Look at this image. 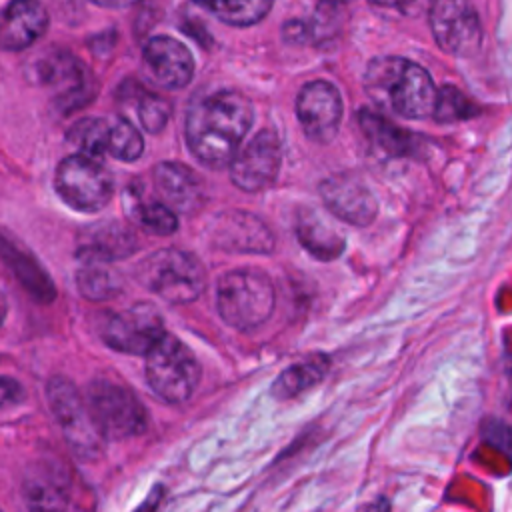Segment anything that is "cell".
I'll return each mask as SVG.
<instances>
[{
  "instance_id": "obj_1",
  "label": "cell",
  "mask_w": 512,
  "mask_h": 512,
  "mask_svg": "<svg viewBox=\"0 0 512 512\" xmlns=\"http://www.w3.org/2000/svg\"><path fill=\"white\" fill-rule=\"evenodd\" d=\"M250 100L236 90H220L198 100L186 114L190 152L210 168H224L252 126Z\"/></svg>"
},
{
  "instance_id": "obj_2",
  "label": "cell",
  "mask_w": 512,
  "mask_h": 512,
  "mask_svg": "<svg viewBox=\"0 0 512 512\" xmlns=\"http://www.w3.org/2000/svg\"><path fill=\"white\" fill-rule=\"evenodd\" d=\"M364 90L384 112L406 120H420L432 114L436 86L430 74L408 58L378 56L368 62Z\"/></svg>"
},
{
  "instance_id": "obj_3",
  "label": "cell",
  "mask_w": 512,
  "mask_h": 512,
  "mask_svg": "<svg viewBox=\"0 0 512 512\" xmlns=\"http://www.w3.org/2000/svg\"><path fill=\"white\" fill-rule=\"evenodd\" d=\"M136 278L170 304L194 302L206 286V270L198 256L180 248H160L136 266Z\"/></svg>"
},
{
  "instance_id": "obj_4",
  "label": "cell",
  "mask_w": 512,
  "mask_h": 512,
  "mask_svg": "<svg viewBox=\"0 0 512 512\" xmlns=\"http://www.w3.org/2000/svg\"><path fill=\"white\" fill-rule=\"evenodd\" d=\"M276 292L272 280L262 270L242 268L226 272L216 286V306L220 318L238 330L264 324L274 310Z\"/></svg>"
},
{
  "instance_id": "obj_5",
  "label": "cell",
  "mask_w": 512,
  "mask_h": 512,
  "mask_svg": "<svg viewBox=\"0 0 512 512\" xmlns=\"http://www.w3.org/2000/svg\"><path fill=\"white\" fill-rule=\"evenodd\" d=\"M144 356L146 380L158 398L168 404H182L192 398L202 370L194 352L182 340L164 332Z\"/></svg>"
},
{
  "instance_id": "obj_6",
  "label": "cell",
  "mask_w": 512,
  "mask_h": 512,
  "mask_svg": "<svg viewBox=\"0 0 512 512\" xmlns=\"http://www.w3.org/2000/svg\"><path fill=\"white\" fill-rule=\"evenodd\" d=\"M84 402L104 440H128L142 434L148 426L142 402L118 382L106 378L90 382Z\"/></svg>"
},
{
  "instance_id": "obj_7",
  "label": "cell",
  "mask_w": 512,
  "mask_h": 512,
  "mask_svg": "<svg viewBox=\"0 0 512 512\" xmlns=\"http://www.w3.org/2000/svg\"><path fill=\"white\" fill-rule=\"evenodd\" d=\"M58 196L78 212L102 210L114 192L110 172L96 160L84 154L66 156L54 176Z\"/></svg>"
},
{
  "instance_id": "obj_8",
  "label": "cell",
  "mask_w": 512,
  "mask_h": 512,
  "mask_svg": "<svg viewBox=\"0 0 512 512\" xmlns=\"http://www.w3.org/2000/svg\"><path fill=\"white\" fill-rule=\"evenodd\" d=\"M46 396L52 414L76 456L84 460L96 458L102 452L104 438L96 430L78 388L64 376H52L46 386Z\"/></svg>"
},
{
  "instance_id": "obj_9",
  "label": "cell",
  "mask_w": 512,
  "mask_h": 512,
  "mask_svg": "<svg viewBox=\"0 0 512 512\" xmlns=\"http://www.w3.org/2000/svg\"><path fill=\"white\" fill-rule=\"evenodd\" d=\"M428 18L438 48L458 58L474 56L482 46V26L470 0H430Z\"/></svg>"
},
{
  "instance_id": "obj_10",
  "label": "cell",
  "mask_w": 512,
  "mask_h": 512,
  "mask_svg": "<svg viewBox=\"0 0 512 512\" xmlns=\"http://www.w3.org/2000/svg\"><path fill=\"white\" fill-rule=\"evenodd\" d=\"M98 332L106 346L124 354L144 356L166 330L158 308L148 302H138L122 312L106 314Z\"/></svg>"
},
{
  "instance_id": "obj_11",
  "label": "cell",
  "mask_w": 512,
  "mask_h": 512,
  "mask_svg": "<svg viewBox=\"0 0 512 512\" xmlns=\"http://www.w3.org/2000/svg\"><path fill=\"white\" fill-rule=\"evenodd\" d=\"M34 68L36 80L54 92L60 110L70 112L92 100V76L76 56L56 50L40 58Z\"/></svg>"
},
{
  "instance_id": "obj_12",
  "label": "cell",
  "mask_w": 512,
  "mask_h": 512,
  "mask_svg": "<svg viewBox=\"0 0 512 512\" xmlns=\"http://www.w3.org/2000/svg\"><path fill=\"white\" fill-rule=\"evenodd\" d=\"M282 146L272 130H260L244 148H238L230 160V178L244 192L268 188L280 170Z\"/></svg>"
},
{
  "instance_id": "obj_13",
  "label": "cell",
  "mask_w": 512,
  "mask_h": 512,
  "mask_svg": "<svg viewBox=\"0 0 512 512\" xmlns=\"http://www.w3.org/2000/svg\"><path fill=\"white\" fill-rule=\"evenodd\" d=\"M296 116L304 134L312 142H332L342 120L340 92L326 80H312L304 84L296 98Z\"/></svg>"
},
{
  "instance_id": "obj_14",
  "label": "cell",
  "mask_w": 512,
  "mask_h": 512,
  "mask_svg": "<svg viewBox=\"0 0 512 512\" xmlns=\"http://www.w3.org/2000/svg\"><path fill=\"white\" fill-rule=\"evenodd\" d=\"M210 242L234 254H270L274 250V234L266 222L242 210L218 214L210 226Z\"/></svg>"
},
{
  "instance_id": "obj_15",
  "label": "cell",
  "mask_w": 512,
  "mask_h": 512,
  "mask_svg": "<svg viewBox=\"0 0 512 512\" xmlns=\"http://www.w3.org/2000/svg\"><path fill=\"white\" fill-rule=\"evenodd\" d=\"M324 206L340 220L354 226H368L378 214L372 190L352 174H332L318 186Z\"/></svg>"
},
{
  "instance_id": "obj_16",
  "label": "cell",
  "mask_w": 512,
  "mask_h": 512,
  "mask_svg": "<svg viewBox=\"0 0 512 512\" xmlns=\"http://www.w3.org/2000/svg\"><path fill=\"white\" fill-rule=\"evenodd\" d=\"M22 496L28 512H66L70 502V476L66 468L48 458L32 462L24 472Z\"/></svg>"
},
{
  "instance_id": "obj_17",
  "label": "cell",
  "mask_w": 512,
  "mask_h": 512,
  "mask_svg": "<svg viewBox=\"0 0 512 512\" xmlns=\"http://www.w3.org/2000/svg\"><path fill=\"white\" fill-rule=\"evenodd\" d=\"M142 56L162 88L178 90L184 88L194 74V58L190 50L170 36H154L144 48Z\"/></svg>"
},
{
  "instance_id": "obj_18",
  "label": "cell",
  "mask_w": 512,
  "mask_h": 512,
  "mask_svg": "<svg viewBox=\"0 0 512 512\" xmlns=\"http://www.w3.org/2000/svg\"><path fill=\"white\" fill-rule=\"evenodd\" d=\"M48 28V12L38 0H12L0 12V48L18 52L32 46Z\"/></svg>"
},
{
  "instance_id": "obj_19",
  "label": "cell",
  "mask_w": 512,
  "mask_h": 512,
  "mask_svg": "<svg viewBox=\"0 0 512 512\" xmlns=\"http://www.w3.org/2000/svg\"><path fill=\"white\" fill-rule=\"evenodd\" d=\"M154 184L162 202L174 212L190 214L204 202V186L200 176L180 162H160L154 168Z\"/></svg>"
},
{
  "instance_id": "obj_20",
  "label": "cell",
  "mask_w": 512,
  "mask_h": 512,
  "mask_svg": "<svg viewBox=\"0 0 512 512\" xmlns=\"http://www.w3.org/2000/svg\"><path fill=\"white\" fill-rule=\"evenodd\" d=\"M0 258L34 300L44 304L54 300L56 286L48 272L34 258V254L6 230H0Z\"/></svg>"
},
{
  "instance_id": "obj_21",
  "label": "cell",
  "mask_w": 512,
  "mask_h": 512,
  "mask_svg": "<svg viewBox=\"0 0 512 512\" xmlns=\"http://www.w3.org/2000/svg\"><path fill=\"white\" fill-rule=\"evenodd\" d=\"M138 242L130 228L118 222H100L78 236L76 256L82 262H114L130 256Z\"/></svg>"
},
{
  "instance_id": "obj_22",
  "label": "cell",
  "mask_w": 512,
  "mask_h": 512,
  "mask_svg": "<svg viewBox=\"0 0 512 512\" xmlns=\"http://www.w3.org/2000/svg\"><path fill=\"white\" fill-rule=\"evenodd\" d=\"M298 242L318 260H334L344 250V236L314 210L304 208L296 216Z\"/></svg>"
},
{
  "instance_id": "obj_23",
  "label": "cell",
  "mask_w": 512,
  "mask_h": 512,
  "mask_svg": "<svg viewBox=\"0 0 512 512\" xmlns=\"http://www.w3.org/2000/svg\"><path fill=\"white\" fill-rule=\"evenodd\" d=\"M358 122L360 128L364 132V136L376 146L380 148L384 154L388 156H412L416 152V136L410 134L408 130H402L400 126H396L394 122H390L388 118L362 108L358 114Z\"/></svg>"
},
{
  "instance_id": "obj_24",
  "label": "cell",
  "mask_w": 512,
  "mask_h": 512,
  "mask_svg": "<svg viewBox=\"0 0 512 512\" xmlns=\"http://www.w3.org/2000/svg\"><path fill=\"white\" fill-rule=\"evenodd\" d=\"M124 210L130 220L152 234H172L178 228V216L164 202L146 200L142 190L128 186L124 190Z\"/></svg>"
},
{
  "instance_id": "obj_25",
  "label": "cell",
  "mask_w": 512,
  "mask_h": 512,
  "mask_svg": "<svg viewBox=\"0 0 512 512\" xmlns=\"http://www.w3.org/2000/svg\"><path fill=\"white\" fill-rule=\"evenodd\" d=\"M328 366H330V360L320 354L288 366L286 370L280 372V376L272 384V396L278 400L296 398L298 394L316 386L328 372Z\"/></svg>"
},
{
  "instance_id": "obj_26",
  "label": "cell",
  "mask_w": 512,
  "mask_h": 512,
  "mask_svg": "<svg viewBox=\"0 0 512 512\" xmlns=\"http://www.w3.org/2000/svg\"><path fill=\"white\" fill-rule=\"evenodd\" d=\"M230 26H252L272 8L274 0H192Z\"/></svg>"
},
{
  "instance_id": "obj_27",
  "label": "cell",
  "mask_w": 512,
  "mask_h": 512,
  "mask_svg": "<svg viewBox=\"0 0 512 512\" xmlns=\"http://www.w3.org/2000/svg\"><path fill=\"white\" fill-rule=\"evenodd\" d=\"M110 124H112V120H108V118H96V116L80 118L68 128L66 140L78 148V154L98 160L100 156L106 154L108 138H110Z\"/></svg>"
},
{
  "instance_id": "obj_28",
  "label": "cell",
  "mask_w": 512,
  "mask_h": 512,
  "mask_svg": "<svg viewBox=\"0 0 512 512\" xmlns=\"http://www.w3.org/2000/svg\"><path fill=\"white\" fill-rule=\"evenodd\" d=\"M78 290L88 300H108L122 288L120 276L104 262H84L76 274Z\"/></svg>"
},
{
  "instance_id": "obj_29",
  "label": "cell",
  "mask_w": 512,
  "mask_h": 512,
  "mask_svg": "<svg viewBox=\"0 0 512 512\" xmlns=\"http://www.w3.org/2000/svg\"><path fill=\"white\" fill-rule=\"evenodd\" d=\"M144 152V140L132 122L124 118H114L110 124V138L106 154L114 156L120 162H134Z\"/></svg>"
},
{
  "instance_id": "obj_30",
  "label": "cell",
  "mask_w": 512,
  "mask_h": 512,
  "mask_svg": "<svg viewBox=\"0 0 512 512\" xmlns=\"http://www.w3.org/2000/svg\"><path fill=\"white\" fill-rule=\"evenodd\" d=\"M434 118L442 124H450V122H460L466 118H472L478 114L476 104L462 94L458 88L454 86H442L440 90H436V100H434V110H432Z\"/></svg>"
},
{
  "instance_id": "obj_31",
  "label": "cell",
  "mask_w": 512,
  "mask_h": 512,
  "mask_svg": "<svg viewBox=\"0 0 512 512\" xmlns=\"http://www.w3.org/2000/svg\"><path fill=\"white\" fill-rule=\"evenodd\" d=\"M170 102L156 96V94H146V96H140V102H138V118H140V124L146 132L150 134H156L160 132L168 118H170Z\"/></svg>"
},
{
  "instance_id": "obj_32",
  "label": "cell",
  "mask_w": 512,
  "mask_h": 512,
  "mask_svg": "<svg viewBox=\"0 0 512 512\" xmlns=\"http://www.w3.org/2000/svg\"><path fill=\"white\" fill-rule=\"evenodd\" d=\"M368 2L378 6V8L396 10V12L404 14V16H418L430 4V0H368Z\"/></svg>"
},
{
  "instance_id": "obj_33",
  "label": "cell",
  "mask_w": 512,
  "mask_h": 512,
  "mask_svg": "<svg viewBox=\"0 0 512 512\" xmlns=\"http://www.w3.org/2000/svg\"><path fill=\"white\" fill-rule=\"evenodd\" d=\"M22 398H24L22 384L10 376H0V408L18 404Z\"/></svg>"
},
{
  "instance_id": "obj_34",
  "label": "cell",
  "mask_w": 512,
  "mask_h": 512,
  "mask_svg": "<svg viewBox=\"0 0 512 512\" xmlns=\"http://www.w3.org/2000/svg\"><path fill=\"white\" fill-rule=\"evenodd\" d=\"M88 2L102 6V8H126V6L136 4L138 0H88Z\"/></svg>"
},
{
  "instance_id": "obj_35",
  "label": "cell",
  "mask_w": 512,
  "mask_h": 512,
  "mask_svg": "<svg viewBox=\"0 0 512 512\" xmlns=\"http://www.w3.org/2000/svg\"><path fill=\"white\" fill-rule=\"evenodd\" d=\"M4 318H6V302H4V296H2V292H0V326H2Z\"/></svg>"
},
{
  "instance_id": "obj_36",
  "label": "cell",
  "mask_w": 512,
  "mask_h": 512,
  "mask_svg": "<svg viewBox=\"0 0 512 512\" xmlns=\"http://www.w3.org/2000/svg\"><path fill=\"white\" fill-rule=\"evenodd\" d=\"M322 2H328V4H342V2H346V0H322Z\"/></svg>"
},
{
  "instance_id": "obj_37",
  "label": "cell",
  "mask_w": 512,
  "mask_h": 512,
  "mask_svg": "<svg viewBox=\"0 0 512 512\" xmlns=\"http://www.w3.org/2000/svg\"><path fill=\"white\" fill-rule=\"evenodd\" d=\"M0 512H2V510H0Z\"/></svg>"
}]
</instances>
